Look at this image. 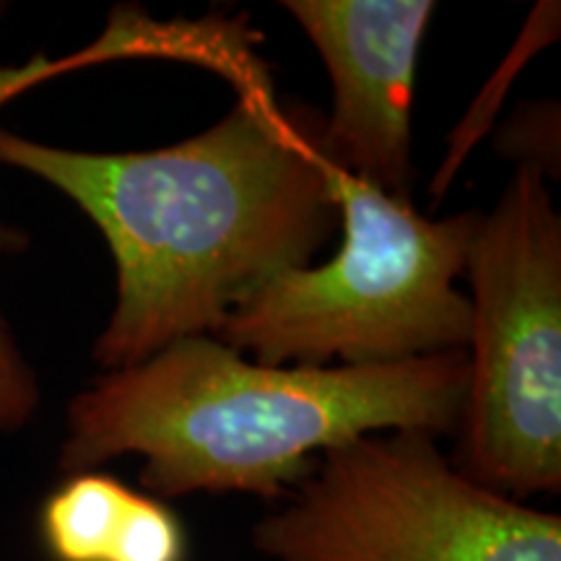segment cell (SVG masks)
<instances>
[{
  "label": "cell",
  "mask_w": 561,
  "mask_h": 561,
  "mask_svg": "<svg viewBox=\"0 0 561 561\" xmlns=\"http://www.w3.org/2000/svg\"><path fill=\"white\" fill-rule=\"evenodd\" d=\"M26 244V234H21L16 227L0 221V255L13 252ZM39 405L37 377L13 341L0 312V432H13L24 426L32 419V413Z\"/></svg>",
  "instance_id": "cell-9"
},
{
  "label": "cell",
  "mask_w": 561,
  "mask_h": 561,
  "mask_svg": "<svg viewBox=\"0 0 561 561\" xmlns=\"http://www.w3.org/2000/svg\"><path fill=\"white\" fill-rule=\"evenodd\" d=\"M140 55H170V32L167 24H159L144 13H112L107 32L102 34L87 50L70 55L62 60H50L45 55L19 68H0V107L19 96L21 91L37 87V83L66 73V70L94 66V62L117 60V58H140Z\"/></svg>",
  "instance_id": "cell-8"
},
{
  "label": "cell",
  "mask_w": 561,
  "mask_h": 561,
  "mask_svg": "<svg viewBox=\"0 0 561 561\" xmlns=\"http://www.w3.org/2000/svg\"><path fill=\"white\" fill-rule=\"evenodd\" d=\"M466 390V351L380 367H271L193 335L79 392L60 468L76 476L140 455L153 500H278L333 447L369 434L458 432Z\"/></svg>",
  "instance_id": "cell-2"
},
{
  "label": "cell",
  "mask_w": 561,
  "mask_h": 561,
  "mask_svg": "<svg viewBox=\"0 0 561 561\" xmlns=\"http://www.w3.org/2000/svg\"><path fill=\"white\" fill-rule=\"evenodd\" d=\"M458 471L510 500L561 489V216L546 174L517 167L481 216Z\"/></svg>",
  "instance_id": "cell-4"
},
{
  "label": "cell",
  "mask_w": 561,
  "mask_h": 561,
  "mask_svg": "<svg viewBox=\"0 0 561 561\" xmlns=\"http://www.w3.org/2000/svg\"><path fill=\"white\" fill-rule=\"evenodd\" d=\"M140 491L102 473H76L42 510V536L58 561H110Z\"/></svg>",
  "instance_id": "cell-7"
},
{
  "label": "cell",
  "mask_w": 561,
  "mask_h": 561,
  "mask_svg": "<svg viewBox=\"0 0 561 561\" xmlns=\"http://www.w3.org/2000/svg\"><path fill=\"white\" fill-rule=\"evenodd\" d=\"M333 81L320 149L335 170L411 201V110L432 0H286Z\"/></svg>",
  "instance_id": "cell-6"
},
{
  "label": "cell",
  "mask_w": 561,
  "mask_h": 561,
  "mask_svg": "<svg viewBox=\"0 0 561 561\" xmlns=\"http://www.w3.org/2000/svg\"><path fill=\"white\" fill-rule=\"evenodd\" d=\"M273 561H561V517L462 476L421 432L320 455L252 530Z\"/></svg>",
  "instance_id": "cell-5"
},
{
  "label": "cell",
  "mask_w": 561,
  "mask_h": 561,
  "mask_svg": "<svg viewBox=\"0 0 561 561\" xmlns=\"http://www.w3.org/2000/svg\"><path fill=\"white\" fill-rule=\"evenodd\" d=\"M322 117L273 87L240 91L219 123L167 149L94 153L0 128V164L50 182L100 227L117 273L94 346L107 371L214 335L244 299L305 268L341 227Z\"/></svg>",
  "instance_id": "cell-1"
},
{
  "label": "cell",
  "mask_w": 561,
  "mask_h": 561,
  "mask_svg": "<svg viewBox=\"0 0 561 561\" xmlns=\"http://www.w3.org/2000/svg\"><path fill=\"white\" fill-rule=\"evenodd\" d=\"M343 244L328 263L276 276L214 339L271 367H380L466 351V273L481 216L430 219L411 201L339 174Z\"/></svg>",
  "instance_id": "cell-3"
}]
</instances>
